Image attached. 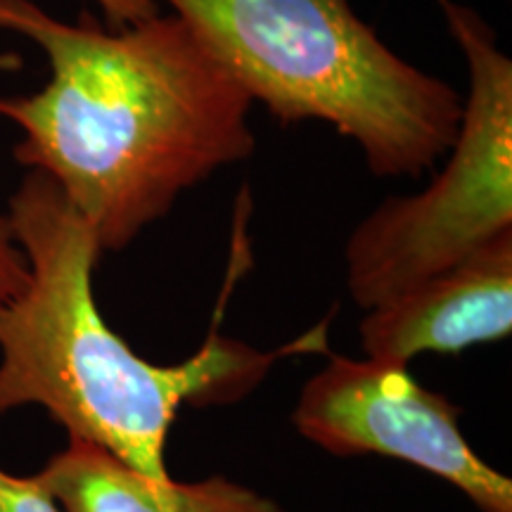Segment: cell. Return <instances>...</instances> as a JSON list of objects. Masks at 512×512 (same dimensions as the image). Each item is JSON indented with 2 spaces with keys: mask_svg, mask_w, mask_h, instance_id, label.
<instances>
[{
  "mask_svg": "<svg viewBox=\"0 0 512 512\" xmlns=\"http://www.w3.org/2000/svg\"><path fill=\"white\" fill-rule=\"evenodd\" d=\"M0 27L50 62L41 91L0 98V117L24 133L15 159L64 192L102 252L126 249L181 192L254 152L252 98L176 12L112 29L0 0Z\"/></svg>",
  "mask_w": 512,
  "mask_h": 512,
  "instance_id": "obj_1",
  "label": "cell"
},
{
  "mask_svg": "<svg viewBox=\"0 0 512 512\" xmlns=\"http://www.w3.org/2000/svg\"><path fill=\"white\" fill-rule=\"evenodd\" d=\"M8 223L29 280L0 309V415L41 406L69 437L105 448L152 482L174 479L166 439L183 406L245 399L283 356L325 349V325L278 351L214 330L195 356L157 366L102 318L93 292L98 238L46 174L24 176Z\"/></svg>",
  "mask_w": 512,
  "mask_h": 512,
  "instance_id": "obj_2",
  "label": "cell"
},
{
  "mask_svg": "<svg viewBox=\"0 0 512 512\" xmlns=\"http://www.w3.org/2000/svg\"><path fill=\"white\" fill-rule=\"evenodd\" d=\"M280 124L325 121L375 176H420L446 155L463 98L389 50L349 0H164Z\"/></svg>",
  "mask_w": 512,
  "mask_h": 512,
  "instance_id": "obj_3",
  "label": "cell"
},
{
  "mask_svg": "<svg viewBox=\"0 0 512 512\" xmlns=\"http://www.w3.org/2000/svg\"><path fill=\"white\" fill-rule=\"evenodd\" d=\"M463 50L470 93L444 171L427 190L382 202L347 242V285L361 309L456 266L512 230V62L484 17L439 0Z\"/></svg>",
  "mask_w": 512,
  "mask_h": 512,
  "instance_id": "obj_4",
  "label": "cell"
},
{
  "mask_svg": "<svg viewBox=\"0 0 512 512\" xmlns=\"http://www.w3.org/2000/svg\"><path fill=\"white\" fill-rule=\"evenodd\" d=\"M448 396L420 387L406 366L332 356L306 382L294 430L339 458L382 456L453 484L482 512H512V482L477 456Z\"/></svg>",
  "mask_w": 512,
  "mask_h": 512,
  "instance_id": "obj_5",
  "label": "cell"
},
{
  "mask_svg": "<svg viewBox=\"0 0 512 512\" xmlns=\"http://www.w3.org/2000/svg\"><path fill=\"white\" fill-rule=\"evenodd\" d=\"M368 311L361 342L373 361L408 366L425 351L501 342L512 332V230Z\"/></svg>",
  "mask_w": 512,
  "mask_h": 512,
  "instance_id": "obj_6",
  "label": "cell"
},
{
  "mask_svg": "<svg viewBox=\"0 0 512 512\" xmlns=\"http://www.w3.org/2000/svg\"><path fill=\"white\" fill-rule=\"evenodd\" d=\"M36 477L64 512H283L226 477L152 482L105 448L74 437Z\"/></svg>",
  "mask_w": 512,
  "mask_h": 512,
  "instance_id": "obj_7",
  "label": "cell"
},
{
  "mask_svg": "<svg viewBox=\"0 0 512 512\" xmlns=\"http://www.w3.org/2000/svg\"><path fill=\"white\" fill-rule=\"evenodd\" d=\"M0 512H64L38 477H19L0 467Z\"/></svg>",
  "mask_w": 512,
  "mask_h": 512,
  "instance_id": "obj_8",
  "label": "cell"
},
{
  "mask_svg": "<svg viewBox=\"0 0 512 512\" xmlns=\"http://www.w3.org/2000/svg\"><path fill=\"white\" fill-rule=\"evenodd\" d=\"M27 280V259H24L15 235H12L8 219L0 216V309L19 297V292L27 287Z\"/></svg>",
  "mask_w": 512,
  "mask_h": 512,
  "instance_id": "obj_9",
  "label": "cell"
},
{
  "mask_svg": "<svg viewBox=\"0 0 512 512\" xmlns=\"http://www.w3.org/2000/svg\"><path fill=\"white\" fill-rule=\"evenodd\" d=\"M98 5L105 12L107 27L112 29L143 22L159 12L157 0H98Z\"/></svg>",
  "mask_w": 512,
  "mask_h": 512,
  "instance_id": "obj_10",
  "label": "cell"
}]
</instances>
